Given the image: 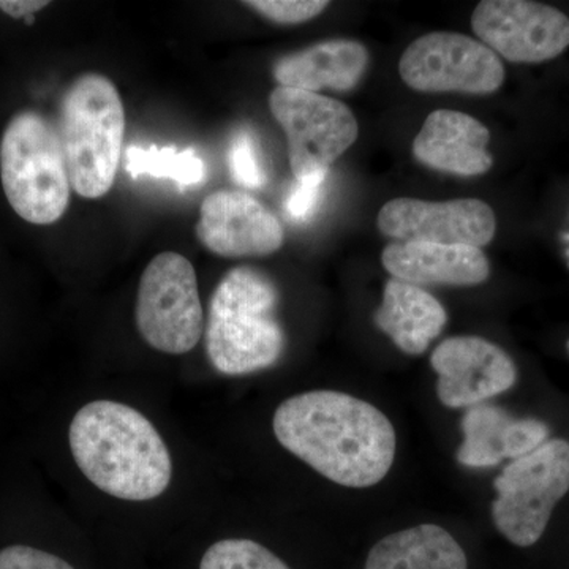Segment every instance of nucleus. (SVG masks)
<instances>
[{
  "instance_id": "1",
  "label": "nucleus",
  "mask_w": 569,
  "mask_h": 569,
  "mask_svg": "<svg viewBox=\"0 0 569 569\" xmlns=\"http://www.w3.org/2000/svg\"><path fill=\"white\" fill-rule=\"evenodd\" d=\"M272 427L287 451L346 488L378 485L395 462L391 421L346 392L321 389L290 397L277 408Z\"/></svg>"
},
{
  "instance_id": "2",
  "label": "nucleus",
  "mask_w": 569,
  "mask_h": 569,
  "mask_svg": "<svg viewBox=\"0 0 569 569\" xmlns=\"http://www.w3.org/2000/svg\"><path fill=\"white\" fill-rule=\"evenodd\" d=\"M69 441L81 473L119 500H153L173 478V460L159 430L126 403H86L71 419Z\"/></svg>"
},
{
  "instance_id": "3",
  "label": "nucleus",
  "mask_w": 569,
  "mask_h": 569,
  "mask_svg": "<svg viewBox=\"0 0 569 569\" xmlns=\"http://www.w3.org/2000/svg\"><path fill=\"white\" fill-rule=\"evenodd\" d=\"M277 302L279 291L263 272L241 266L224 274L206 325V351L213 369L246 376L279 361L284 336L274 316Z\"/></svg>"
},
{
  "instance_id": "4",
  "label": "nucleus",
  "mask_w": 569,
  "mask_h": 569,
  "mask_svg": "<svg viewBox=\"0 0 569 569\" xmlns=\"http://www.w3.org/2000/svg\"><path fill=\"white\" fill-rule=\"evenodd\" d=\"M58 130L71 189L91 200L110 192L126 133V111L114 82L100 73L71 82L59 108Z\"/></svg>"
},
{
  "instance_id": "5",
  "label": "nucleus",
  "mask_w": 569,
  "mask_h": 569,
  "mask_svg": "<svg viewBox=\"0 0 569 569\" xmlns=\"http://www.w3.org/2000/svg\"><path fill=\"white\" fill-rule=\"evenodd\" d=\"M0 179L11 209L26 222L62 219L71 183L58 127L37 111L13 116L0 141Z\"/></svg>"
},
{
  "instance_id": "6",
  "label": "nucleus",
  "mask_w": 569,
  "mask_h": 569,
  "mask_svg": "<svg viewBox=\"0 0 569 569\" xmlns=\"http://www.w3.org/2000/svg\"><path fill=\"white\" fill-rule=\"evenodd\" d=\"M492 519L512 545L529 548L548 527L553 508L569 492V443L548 440L512 460L493 482Z\"/></svg>"
},
{
  "instance_id": "7",
  "label": "nucleus",
  "mask_w": 569,
  "mask_h": 569,
  "mask_svg": "<svg viewBox=\"0 0 569 569\" xmlns=\"http://www.w3.org/2000/svg\"><path fill=\"white\" fill-rule=\"evenodd\" d=\"M137 328L153 350L167 355L192 351L203 335V307L197 272L183 254H157L138 287Z\"/></svg>"
},
{
  "instance_id": "8",
  "label": "nucleus",
  "mask_w": 569,
  "mask_h": 569,
  "mask_svg": "<svg viewBox=\"0 0 569 569\" xmlns=\"http://www.w3.org/2000/svg\"><path fill=\"white\" fill-rule=\"evenodd\" d=\"M269 108L282 127L296 179L323 173L358 140V122L346 103L299 89L279 88Z\"/></svg>"
},
{
  "instance_id": "9",
  "label": "nucleus",
  "mask_w": 569,
  "mask_h": 569,
  "mask_svg": "<svg viewBox=\"0 0 569 569\" xmlns=\"http://www.w3.org/2000/svg\"><path fill=\"white\" fill-rule=\"evenodd\" d=\"M399 73L419 92L492 93L505 81L500 58L481 41L463 33L432 32L403 52Z\"/></svg>"
},
{
  "instance_id": "10",
  "label": "nucleus",
  "mask_w": 569,
  "mask_h": 569,
  "mask_svg": "<svg viewBox=\"0 0 569 569\" xmlns=\"http://www.w3.org/2000/svg\"><path fill=\"white\" fill-rule=\"evenodd\" d=\"M471 28L481 43L515 63L552 61L569 47V18L545 3L485 0Z\"/></svg>"
},
{
  "instance_id": "11",
  "label": "nucleus",
  "mask_w": 569,
  "mask_h": 569,
  "mask_svg": "<svg viewBox=\"0 0 569 569\" xmlns=\"http://www.w3.org/2000/svg\"><path fill=\"white\" fill-rule=\"evenodd\" d=\"M381 233L402 242L443 246H488L497 231L493 209L477 198L433 201L396 198L378 213Z\"/></svg>"
},
{
  "instance_id": "12",
  "label": "nucleus",
  "mask_w": 569,
  "mask_h": 569,
  "mask_svg": "<svg viewBox=\"0 0 569 569\" xmlns=\"http://www.w3.org/2000/svg\"><path fill=\"white\" fill-rule=\"evenodd\" d=\"M430 366L438 376L437 395L448 408L477 407L515 387L518 369L500 347L481 337L443 340Z\"/></svg>"
},
{
  "instance_id": "13",
  "label": "nucleus",
  "mask_w": 569,
  "mask_h": 569,
  "mask_svg": "<svg viewBox=\"0 0 569 569\" xmlns=\"http://www.w3.org/2000/svg\"><path fill=\"white\" fill-rule=\"evenodd\" d=\"M197 236L209 252L227 258L264 257L283 244V228L274 213L238 190L206 197Z\"/></svg>"
},
{
  "instance_id": "14",
  "label": "nucleus",
  "mask_w": 569,
  "mask_h": 569,
  "mask_svg": "<svg viewBox=\"0 0 569 569\" xmlns=\"http://www.w3.org/2000/svg\"><path fill=\"white\" fill-rule=\"evenodd\" d=\"M490 132L485 123L463 112L433 111L413 142L419 163L456 176L488 173L493 159L488 151Z\"/></svg>"
},
{
  "instance_id": "15",
  "label": "nucleus",
  "mask_w": 569,
  "mask_h": 569,
  "mask_svg": "<svg viewBox=\"0 0 569 569\" xmlns=\"http://www.w3.org/2000/svg\"><path fill=\"white\" fill-rule=\"evenodd\" d=\"M463 443L458 451L462 466L493 467L519 459L548 441L549 427L533 418H512L503 408L481 403L462 418Z\"/></svg>"
},
{
  "instance_id": "16",
  "label": "nucleus",
  "mask_w": 569,
  "mask_h": 569,
  "mask_svg": "<svg viewBox=\"0 0 569 569\" xmlns=\"http://www.w3.org/2000/svg\"><path fill=\"white\" fill-rule=\"evenodd\" d=\"M381 263L392 276L411 284H452L471 287L490 276L488 258L481 249L468 246L399 242L388 246Z\"/></svg>"
},
{
  "instance_id": "17",
  "label": "nucleus",
  "mask_w": 569,
  "mask_h": 569,
  "mask_svg": "<svg viewBox=\"0 0 569 569\" xmlns=\"http://www.w3.org/2000/svg\"><path fill=\"white\" fill-rule=\"evenodd\" d=\"M369 66L365 44L353 40H328L283 56L274 63L276 81L282 88L318 92L351 91Z\"/></svg>"
},
{
  "instance_id": "18",
  "label": "nucleus",
  "mask_w": 569,
  "mask_h": 569,
  "mask_svg": "<svg viewBox=\"0 0 569 569\" xmlns=\"http://www.w3.org/2000/svg\"><path fill=\"white\" fill-rule=\"evenodd\" d=\"M447 310L418 284L388 280L383 302L376 312L378 329L403 353L422 355L447 325Z\"/></svg>"
},
{
  "instance_id": "19",
  "label": "nucleus",
  "mask_w": 569,
  "mask_h": 569,
  "mask_svg": "<svg viewBox=\"0 0 569 569\" xmlns=\"http://www.w3.org/2000/svg\"><path fill=\"white\" fill-rule=\"evenodd\" d=\"M365 569H468V561L449 531L426 523L378 541Z\"/></svg>"
},
{
  "instance_id": "20",
  "label": "nucleus",
  "mask_w": 569,
  "mask_h": 569,
  "mask_svg": "<svg viewBox=\"0 0 569 569\" xmlns=\"http://www.w3.org/2000/svg\"><path fill=\"white\" fill-rule=\"evenodd\" d=\"M127 173L137 179L140 176L167 178L179 186L190 187L203 182L204 163L193 149L178 151L174 148H140L130 146L126 151Z\"/></svg>"
},
{
  "instance_id": "21",
  "label": "nucleus",
  "mask_w": 569,
  "mask_h": 569,
  "mask_svg": "<svg viewBox=\"0 0 569 569\" xmlns=\"http://www.w3.org/2000/svg\"><path fill=\"white\" fill-rule=\"evenodd\" d=\"M200 569L290 568L274 552L252 539H222L206 550Z\"/></svg>"
},
{
  "instance_id": "22",
  "label": "nucleus",
  "mask_w": 569,
  "mask_h": 569,
  "mask_svg": "<svg viewBox=\"0 0 569 569\" xmlns=\"http://www.w3.org/2000/svg\"><path fill=\"white\" fill-rule=\"evenodd\" d=\"M228 168L236 182L244 189H261L266 183V173L261 164L258 144L252 133L239 130L231 138L228 148Z\"/></svg>"
},
{
  "instance_id": "23",
  "label": "nucleus",
  "mask_w": 569,
  "mask_h": 569,
  "mask_svg": "<svg viewBox=\"0 0 569 569\" xmlns=\"http://www.w3.org/2000/svg\"><path fill=\"white\" fill-rule=\"evenodd\" d=\"M277 24H301L318 17L328 7L325 0H252L246 2Z\"/></svg>"
},
{
  "instance_id": "24",
  "label": "nucleus",
  "mask_w": 569,
  "mask_h": 569,
  "mask_svg": "<svg viewBox=\"0 0 569 569\" xmlns=\"http://www.w3.org/2000/svg\"><path fill=\"white\" fill-rule=\"evenodd\" d=\"M326 178H328V171L296 179L284 201V211L290 219L305 222L313 216L323 194Z\"/></svg>"
},
{
  "instance_id": "25",
  "label": "nucleus",
  "mask_w": 569,
  "mask_h": 569,
  "mask_svg": "<svg viewBox=\"0 0 569 569\" xmlns=\"http://www.w3.org/2000/svg\"><path fill=\"white\" fill-rule=\"evenodd\" d=\"M0 569H74L61 557L31 546L14 545L0 550Z\"/></svg>"
},
{
  "instance_id": "26",
  "label": "nucleus",
  "mask_w": 569,
  "mask_h": 569,
  "mask_svg": "<svg viewBox=\"0 0 569 569\" xmlns=\"http://www.w3.org/2000/svg\"><path fill=\"white\" fill-rule=\"evenodd\" d=\"M47 0H0V10L14 20H22V18L33 17L37 11L43 10L48 7Z\"/></svg>"
},
{
  "instance_id": "27",
  "label": "nucleus",
  "mask_w": 569,
  "mask_h": 569,
  "mask_svg": "<svg viewBox=\"0 0 569 569\" xmlns=\"http://www.w3.org/2000/svg\"><path fill=\"white\" fill-rule=\"evenodd\" d=\"M567 347H568V351H569V340H568V346Z\"/></svg>"
}]
</instances>
